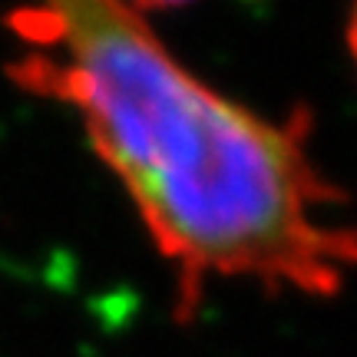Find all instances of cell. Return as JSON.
Segmentation results:
<instances>
[{
	"label": "cell",
	"instance_id": "obj_1",
	"mask_svg": "<svg viewBox=\"0 0 357 357\" xmlns=\"http://www.w3.org/2000/svg\"><path fill=\"white\" fill-rule=\"evenodd\" d=\"M7 73L66 106L172 268L176 318L212 281L337 298L357 275L347 195L311 153V116L225 96L169 50L126 0H24Z\"/></svg>",
	"mask_w": 357,
	"mask_h": 357
},
{
	"label": "cell",
	"instance_id": "obj_2",
	"mask_svg": "<svg viewBox=\"0 0 357 357\" xmlns=\"http://www.w3.org/2000/svg\"><path fill=\"white\" fill-rule=\"evenodd\" d=\"M126 3L136 7L142 17H149V13H155V10H178V7H185L192 0H126Z\"/></svg>",
	"mask_w": 357,
	"mask_h": 357
},
{
	"label": "cell",
	"instance_id": "obj_3",
	"mask_svg": "<svg viewBox=\"0 0 357 357\" xmlns=\"http://www.w3.org/2000/svg\"><path fill=\"white\" fill-rule=\"evenodd\" d=\"M344 43H347V56L357 70V0H351L347 7V24H344Z\"/></svg>",
	"mask_w": 357,
	"mask_h": 357
}]
</instances>
